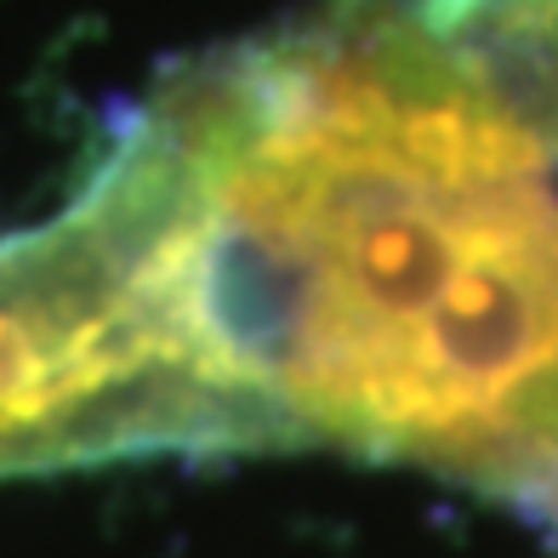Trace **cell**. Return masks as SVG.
I'll return each instance as SVG.
<instances>
[{
	"label": "cell",
	"instance_id": "6da1fadb",
	"mask_svg": "<svg viewBox=\"0 0 558 558\" xmlns=\"http://www.w3.org/2000/svg\"><path fill=\"white\" fill-rule=\"evenodd\" d=\"M507 52L558 114L547 69ZM81 199L189 445L558 468V125L462 0H325L206 58Z\"/></svg>",
	"mask_w": 558,
	"mask_h": 558
},
{
	"label": "cell",
	"instance_id": "7a4b0ae2",
	"mask_svg": "<svg viewBox=\"0 0 558 558\" xmlns=\"http://www.w3.org/2000/svg\"><path fill=\"white\" fill-rule=\"evenodd\" d=\"M189 445L114 240L81 194L0 234V478Z\"/></svg>",
	"mask_w": 558,
	"mask_h": 558
}]
</instances>
